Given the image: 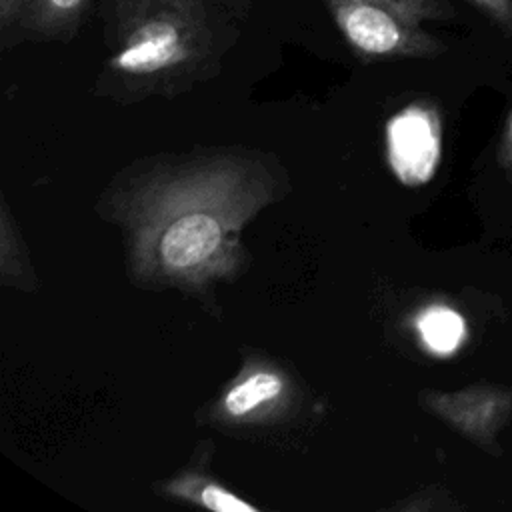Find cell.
<instances>
[{
	"label": "cell",
	"mask_w": 512,
	"mask_h": 512,
	"mask_svg": "<svg viewBox=\"0 0 512 512\" xmlns=\"http://www.w3.org/2000/svg\"><path fill=\"white\" fill-rule=\"evenodd\" d=\"M108 68L128 80L162 82L198 72L236 36L228 0H100Z\"/></svg>",
	"instance_id": "cell-1"
},
{
	"label": "cell",
	"mask_w": 512,
	"mask_h": 512,
	"mask_svg": "<svg viewBox=\"0 0 512 512\" xmlns=\"http://www.w3.org/2000/svg\"><path fill=\"white\" fill-rule=\"evenodd\" d=\"M348 46L366 60L442 50L424 24L454 16L446 0H324Z\"/></svg>",
	"instance_id": "cell-2"
},
{
	"label": "cell",
	"mask_w": 512,
	"mask_h": 512,
	"mask_svg": "<svg viewBox=\"0 0 512 512\" xmlns=\"http://www.w3.org/2000/svg\"><path fill=\"white\" fill-rule=\"evenodd\" d=\"M388 160L400 182L420 186L428 182L440 160V124L432 110L410 106L386 124Z\"/></svg>",
	"instance_id": "cell-3"
},
{
	"label": "cell",
	"mask_w": 512,
	"mask_h": 512,
	"mask_svg": "<svg viewBox=\"0 0 512 512\" xmlns=\"http://www.w3.org/2000/svg\"><path fill=\"white\" fill-rule=\"evenodd\" d=\"M100 0H18L12 14L0 22L4 44L20 40H70Z\"/></svg>",
	"instance_id": "cell-4"
},
{
	"label": "cell",
	"mask_w": 512,
	"mask_h": 512,
	"mask_svg": "<svg viewBox=\"0 0 512 512\" xmlns=\"http://www.w3.org/2000/svg\"><path fill=\"white\" fill-rule=\"evenodd\" d=\"M224 230L220 220L202 210L176 216L160 234L158 252L168 270L186 272L206 264L222 246Z\"/></svg>",
	"instance_id": "cell-5"
},
{
	"label": "cell",
	"mask_w": 512,
	"mask_h": 512,
	"mask_svg": "<svg viewBox=\"0 0 512 512\" xmlns=\"http://www.w3.org/2000/svg\"><path fill=\"white\" fill-rule=\"evenodd\" d=\"M418 332L434 354H452L464 340L466 326L458 312L446 306H430L418 316Z\"/></svg>",
	"instance_id": "cell-6"
},
{
	"label": "cell",
	"mask_w": 512,
	"mask_h": 512,
	"mask_svg": "<svg viewBox=\"0 0 512 512\" xmlns=\"http://www.w3.org/2000/svg\"><path fill=\"white\" fill-rule=\"evenodd\" d=\"M282 392V380L272 372H256L228 390L224 408L230 416H244L254 408L274 400Z\"/></svg>",
	"instance_id": "cell-7"
},
{
	"label": "cell",
	"mask_w": 512,
	"mask_h": 512,
	"mask_svg": "<svg viewBox=\"0 0 512 512\" xmlns=\"http://www.w3.org/2000/svg\"><path fill=\"white\" fill-rule=\"evenodd\" d=\"M200 500L204 506L218 510V512H254V506L238 498L236 494L220 488V486H206L200 492Z\"/></svg>",
	"instance_id": "cell-8"
},
{
	"label": "cell",
	"mask_w": 512,
	"mask_h": 512,
	"mask_svg": "<svg viewBox=\"0 0 512 512\" xmlns=\"http://www.w3.org/2000/svg\"><path fill=\"white\" fill-rule=\"evenodd\" d=\"M506 36L512 38V0H466Z\"/></svg>",
	"instance_id": "cell-9"
},
{
	"label": "cell",
	"mask_w": 512,
	"mask_h": 512,
	"mask_svg": "<svg viewBox=\"0 0 512 512\" xmlns=\"http://www.w3.org/2000/svg\"><path fill=\"white\" fill-rule=\"evenodd\" d=\"M16 4H18V0H0V22L12 14Z\"/></svg>",
	"instance_id": "cell-10"
},
{
	"label": "cell",
	"mask_w": 512,
	"mask_h": 512,
	"mask_svg": "<svg viewBox=\"0 0 512 512\" xmlns=\"http://www.w3.org/2000/svg\"><path fill=\"white\" fill-rule=\"evenodd\" d=\"M230 4H232V8L242 16V14H246L248 12V8H250V4H252V0H228Z\"/></svg>",
	"instance_id": "cell-11"
},
{
	"label": "cell",
	"mask_w": 512,
	"mask_h": 512,
	"mask_svg": "<svg viewBox=\"0 0 512 512\" xmlns=\"http://www.w3.org/2000/svg\"><path fill=\"white\" fill-rule=\"evenodd\" d=\"M510 132H512V120H510Z\"/></svg>",
	"instance_id": "cell-12"
}]
</instances>
